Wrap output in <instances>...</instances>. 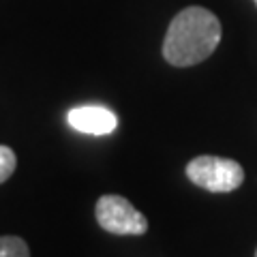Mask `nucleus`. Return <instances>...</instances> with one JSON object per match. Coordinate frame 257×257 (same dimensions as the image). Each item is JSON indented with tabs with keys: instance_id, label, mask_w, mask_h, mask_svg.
Segmentation results:
<instances>
[{
	"instance_id": "f257e3e1",
	"label": "nucleus",
	"mask_w": 257,
	"mask_h": 257,
	"mask_svg": "<svg viewBox=\"0 0 257 257\" xmlns=\"http://www.w3.org/2000/svg\"><path fill=\"white\" fill-rule=\"evenodd\" d=\"M221 22L204 7H187L172 20L163 39V58L172 67H193L210 58L221 43Z\"/></svg>"
},
{
	"instance_id": "f03ea898",
	"label": "nucleus",
	"mask_w": 257,
	"mask_h": 257,
	"mask_svg": "<svg viewBox=\"0 0 257 257\" xmlns=\"http://www.w3.org/2000/svg\"><path fill=\"white\" fill-rule=\"evenodd\" d=\"M187 178L210 193H231L244 182V170L234 159L202 155L189 161Z\"/></svg>"
},
{
	"instance_id": "7ed1b4c3",
	"label": "nucleus",
	"mask_w": 257,
	"mask_h": 257,
	"mask_svg": "<svg viewBox=\"0 0 257 257\" xmlns=\"http://www.w3.org/2000/svg\"><path fill=\"white\" fill-rule=\"evenodd\" d=\"M96 223L109 234L142 236L148 231V219L122 195H103L94 206Z\"/></svg>"
},
{
	"instance_id": "20e7f679",
	"label": "nucleus",
	"mask_w": 257,
	"mask_h": 257,
	"mask_svg": "<svg viewBox=\"0 0 257 257\" xmlns=\"http://www.w3.org/2000/svg\"><path fill=\"white\" fill-rule=\"evenodd\" d=\"M69 124L79 133L88 135H107L118 126V118L111 109L103 105H82L73 107L67 114Z\"/></svg>"
},
{
	"instance_id": "39448f33",
	"label": "nucleus",
	"mask_w": 257,
	"mask_h": 257,
	"mask_svg": "<svg viewBox=\"0 0 257 257\" xmlns=\"http://www.w3.org/2000/svg\"><path fill=\"white\" fill-rule=\"evenodd\" d=\"M0 257H30L28 244L20 236H0Z\"/></svg>"
},
{
	"instance_id": "423d86ee",
	"label": "nucleus",
	"mask_w": 257,
	"mask_h": 257,
	"mask_svg": "<svg viewBox=\"0 0 257 257\" xmlns=\"http://www.w3.org/2000/svg\"><path fill=\"white\" fill-rule=\"evenodd\" d=\"M15 167H18V157L9 146H0V184L5 180H9Z\"/></svg>"
},
{
	"instance_id": "0eeeda50",
	"label": "nucleus",
	"mask_w": 257,
	"mask_h": 257,
	"mask_svg": "<svg viewBox=\"0 0 257 257\" xmlns=\"http://www.w3.org/2000/svg\"><path fill=\"white\" fill-rule=\"evenodd\" d=\"M253 3H255V5H257V0H253Z\"/></svg>"
},
{
	"instance_id": "6e6552de",
	"label": "nucleus",
	"mask_w": 257,
	"mask_h": 257,
	"mask_svg": "<svg viewBox=\"0 0 257 257\" xmlns=\"http://www.w3.org/2000/svg\"><path fill=\"white\" fill-rule=\"evenodd\" d=\"M255 257H257V251H255Z\"/></svg>"
}]
</instances>
